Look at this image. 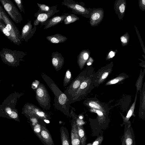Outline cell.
Returning <instances> with one entry per match:
<instances>
[{
  "instance_id": "6da1fadb",
  "label": "cell",
  "mask_w": 145,
  "mask_h": 145,
  "mask_svg": "<svg viewBox=\"0 0 145 145\" xmlns=\"http://www.w3.org/2000/svg\"><path fill=\"white\" fill-rule=\"evenodd\" d=\"M22 95V93L17 92L10 94L0 105V116L20 122L18 109L16 106Z\"/></svg>"
},
{
  "instance_id": "7a4b0ae2",
  "label": "cell",
  "mask_w": 145,
  "mask_h": 145,
  "mask_svg": "<svg viewBox=\"0 0 145 145\" xmlns=\"http://www.w3.org/2000/svg\"><path fill=\"white\" fill-rule=\"evenodd\" d=\"M25 55L22 51L12 50L3 48L0 50V56L1 60L5 64L12 67H17L19 65L20 61Z\"/></svg>"
},
{
  "instance_id": "3957f363",
  "label": "cell",
  "mask_w": 145,
  "mask_h": 145,
  "mask_svg": "<svg viewBox=\"0 0 145 145\" xmlns=\"http://www.w3.org/2000/svg\"><path fill=\"white\" fill-rule=\"evenodd\" d=\"M0 12L2 19L4 23L7 31L10 33L14 44L18 45L21 44V35L18 29L10 19L3 7L0 5Z\"/></svg>"
},
{
  "instance_id": "277c9868",
  "label": "cell",
  "mask_w": 145,
  "mask_h": 145,
  "mask_svg": "<svg viewBox=\"0 0 145 145\" xmlns=\"http://www.w3.org/2000/svg\"><path fill=\"white\" fill-rule=\"evenodd\" d=\"M5 10L12 20L16 23L23 21L22 16L14 5L10 0H0Z\"/></svg>"
},
{
  "instance_id": "5b68a950",
  "label": "cell",
  "mask_w": 145,
  "mask_h": 145,
  "mask_svg": "<svg viewBox=\"0 0 145 145\" xmlns=\"http://www.w3.org/2000/svg\"><path fill=\"white\" fill-rule=\"evenodd\" d=\"M124 124V131L123 136L125 145H136L134 134L131 123Z\"/></svg>"
},
{
  "instance_id": "8992f818",
  "label": "cell",
  "mask_w": 145,
  "mask_h": 145,
  "mask_svg": "<svg viewBox=\"0 0 145 145\" xmlns=\"http://www.w3.org/2000/svg\"><path fill=\"white\" fill-rule=\"evenodd\" d=\"M62 4L72 10V12L76 14H83L88 12L87 10L84 7L76 3L71 0H65Z\"/></svg>"
},
{
  "instance_id": "52a82bcc",
  "label": "cell",
  "mask_w": 145,
  "mask_h": 145,
  "mask_svg": "<svg viewBox=\"0 0 145 145\" xmlns=\"http://www.w3.org/2000/svg\"><path fill=\"white\" fill-rule=\"evenodd\" d=\"M39 138L44 145H54L51 135L45 125H41Z\"/></svg>"
},
{
  "instance_id": "ba28073f",
  "label": "cell",
  "mask_w": 145,
  "mask_h": 145,
  "mask_svg": "<svg viewBox=\"0 0 145 145\" xmlns=\"http://www.w3.org/2000/svg\"><path fill=\"white\" fill-rule=\"evenodd\" d=\"M71 131V145H80V140L78 133V130L76 121L73 119L72 121Z\"/></svg>"
},
{
  "instance_id": "9c48e42d",
  "label": "cell",
  "mask_w": 145,
  "mask_h": 145,
  "mask_svg": "<svg viewBox=\"0 0 145 145\" xmlns=\"http://www.w3.org/2000/svg\"><path fill=\"white\" fill-rule=\"evenodd\" d=\"M33 30L32 29L31 21H29L24 25L22 31L21 41L24 40L27 42L28 39L33 35Z\"/></svg>"
},
{
  "instance_id": "30bf717a",
  "label": "cell",
  "mask_w": 145,
  "mask_h": 145,
  "mask_svg": "<svg viewBox=\"0 0 145 145\" xmlns=\"http://www.w3.org/2000/svg\"><path fill=\"white\" fill-rule=\"evenodd\" d=\"M56 9L53 8L51 10L47 12L42 13L39 14L37 18L34 20V27L38 25L40 23H41L46 21L48 19L53 15L56 11Z\"/></svg>"
},
{
  "instance_id": "8fae6325",
  "label": "cell",
  "mask_w": 145,
  "mask_h": 145,
  "mask_svg": "<svg viewBox=\"0 0 145 145\" xmlns=\"http://www.w3.org/2000/svg\"><path fill=\"white\" fill-rule=\"evenodd\" d=\"M68 15V14H66L60 16H54L48 20V23L44 28V29H47L59 23L64 20L66 17Z\"/></svg>"
},
{
  "instance_id": "7c38bea8",
  "label": "cell",
  "mask_w": 145,
  "mask_h": 145,
  "mask_svg": "<svg viewBox=\"0 0 145 145\" xmlns=\"http://www.w3.org/2000/svg\"><path fill=\"white\" fill-rule=\"evenodd\" d=\"M60 134L62 145H71L69 133L65 127L63 126L61 127Z\"/></svg>"
},
{
  "instance_id": "4fadbf2b",
  "label": "cell",
  "mask_w": 145,
  "mask_h": 145,
  "mask_svg": "<svg viewBox=\"0 0 145 145\" xmlns=\"http://www.w3.org/2000/svg\"><path fill=\"white\" fill-rule=\"evenodd\" d=\"M46 39L50 42L54 44H58L63 42L67 39V38L59 34L48 36Z\"/></svg>"
},
{
  "instance_id": "5bb4252c",
  "label": "cell",
  "mask_w": 145,
  "mask_h": 145,
  "mask_svg": "<svg viewBox=\"0 0 145 145\" xmlns=\"http://www.w3.org/2000/svg\"><path fill=\"white\" fill-rule=\"evenodd\" d=\"M64 59L60 54L58 52H53L52 54V62L53 65L57 67L62 65Z\"/></svg>"
},
{
  "instance_id": "9a60e30c",
  "label": "cell",
  "mask_w": 145,
  "mask_h": 145,
  "mask_svg": "<svg viewBox=\"0 0 145 145\" xmlns=\"http://www.w3.org/2000/svg\"><path fill=\"white\" fill-rule=\"evenodd\" d=\"M76 124L80 140V145H86L87 138L84 129L82 125Z\"/></svg>"
},
{
  "instance_id": "2e32d148",
  "label": "cell",
  "mask_w": 145,
  "mask_h": 145,
  "mask_svg": "<svg viewBox=\"0 0 145 145\" xmlns=\"http://www.w3.org/2000/svg\"><path fill=\"white\" fill-rule=\"evenodd\" d=\"M137 93L136 95V96L135 98V101L133 103V104L131 106L130 108L128 111L126 116L125 117H123V124L126 123L128 124L130 123V122H129V120L132 115L133 112H134V108L135 107V106L136 103V101L137 99Z\"/></svg>"
},
{
  "instance_id": "e0dca14e",
  "label": "cell",
  "mask_w": 145,
  "mask_h": 145,
  "mask_svg": "<svg viewBox=\"0 0 145 145\" xmlns=\"http://www.w3.org/2000/svg\"><path fill=\"white\" fill-rule=\"evenodd\" d=\"M79 18L74 14H71L68 15L64 20V23L68 24L78 20Z\"/></svg>"
},
{
  "instance_id": "ac0fdd59",
  "label": "cell",
  "mask_w": 145,
  "mask_h": 145,
  "mask_svg": "<svg viewBox=\"0 0 145 145\" xmlns=\"http://www.w3.org/2000/svg\"><path fill=\"white\" fill-rule=\"evenodd\" d=\"M0 30L11 42L14 43L13 40L10 33L7 30L6 27L4 25L0 23Z\"/></svg>"
},
{
  "instance_id": "d6986e66",
  "label": "cell",
  "mask_w": 145,
  "mask_h": 145,
  "mask_svg": "<svg viewBox=\"0 0 145 145\" xmlns=\"http://www.w3.org/2000/svg\"><path fill=\"white\" fill-rule=\"evenodd\" d=\"M89 54L88 53L85 51H82L80 53L78 57V61L80 64L84 63L88 58Z\"/></svg>"
},
{
  "instance_id": "ffe728a7",
  "label": "cell",
  "mask_w": 145,
  "mask_h": 145,
  "mask_svg": "<svg viewBox=\"0 0 145 145\" xmlns=\"http://www.w3.org/2000/svg\"><path fill=\"white\" fill-rule=\"evenodd\" d=\"M103 140V134L99 136L92 143H89L86 145H101Z\"/></svg>"
},
{
  "instance_id": "44dd1931",
  "label": "cell",
  "mask_w": 145,
  "mask_h": 145,
  "mask_svg": "<svg viewBox=\"0 0 145 145\" xmlns=\"http://www.w3.org/2000/svg\"><path fill=\"white\" fill-rule=\"evenodd\" d=\"M37 5L40 10L42 12H48L52 9H51L52 7L50 8L45 4H41L37 3Z\"/></svg>"
},
{
  "instance_id": "7402d4cb",
  "label": "cell",
  "mask_w": 145,
  "mask_h": 145,
  "mask_svg": "<svg viewBox=\"0 0 145 145\" xmlns=\"http://www.w3.org/2000/svg\"><path fill=\"white\" fill-rule=\"evenodd\" d=\"M14 1L20 10V12H23L24 13H25L24 8L22 1L21 0H14Z\"/></svg>"
},
{
  "instance_id": "603a6c76",
  "label": "cell",
  "mask_w": 145,
  "mask_h": 145,
  "mask_svg": "<svg viewBox=\"0 0 145 145\" xmlns=\"http://www.w3.org/2000/svg\"><path fill=\"white\" fill-rule=\"evenodd\" d=\"M92 112H93L97 113L98 116L99 117L98 118V121L99 123V125H101L100 118H101L103 116V114L102 112L99 110H97L93 109Z\"/></svg>"
},
{
  "instance_id": "cb8c5ba5",
  "label": "cell",
  "mask_w": 145,
  "mask_h": 145,
  "mask_svg": "<svg viewBox=\"0 0 145 145\" xmlns=\"http://www.w3.org/2000/svg\"><path fill=\"white\" fill-rule=\"evenodd\" d=\"M66 99V95L64 94H61L59 99V103L61 104H63L65 103Z\"/></svg>"
},
{
  "instance_id": "d4e9b609",
  "label": "cell",
  "mask_w": 145,
  "mask_h": 145,
  "mask_svg": "<svg viewBox=\"0 0 145 145\" xmlns=\"http://www.w3.org/2000/svg\"><path fill=\"white\" fill-rule=\"evenodd\" d=\"M89 105L91 108H95L96 109H101V107L100 105L95 102H91L89 103Z\"/></svg>"
},
{
  "instance_id": "484cf974",
  "label": "cell",
  "mask_w": 145,
  "mask_h": 145,
  "mask_svg": "<svg viewBox=\"0 0 145 145\" xmlns=\"http://www.w3.org/2000/svg\"><path fill=\"white\" fill-rule=\"evenodd\" d=\"M100 14L98 12H95L92 14L91 16V19L92 20L95 21L99 19L100 17Z\"/></svg>"
},
{
  "instance_id": "4316f807",
  "label": "cell",
  "mask_w": 145,
  "mask_h": 145,
  "mask_svg": "<svg viewBox=\"0 0 145 145\" xmlns=\"http://www.w3.org/2000/svg\"><path fill=\"white\" fill-rule=\"evenodd\" d=\"M123 78L121 77L116 78L111 80L107 84H114L118 82L120 80H122Z\"/></svg>"
},
{
  "instance_id": "83f0119b",
  "label": "cell",
  "mask_w": 145,
  "mask_h": 145,
  "mask_svg": "<svg viewBox=\"0 0 145 145\" xmlns=\"http://www.w3.org/2000/svg\"><path fill=\"white\" fill-rule=\"evenodd\" d=\"M80 84V82L78 80L75 81L73 84V87L74 89H76L78 87Z\"/></svg>"
},
{
  "instance_id": "f1b7e54d",
  "label": "cell",
  "mask_w": 145,
  "mask_h": 145,
  "mask_svg": "<svg viewBox=\"0 0 145 145\" xmlns=\"http://www.w3.org/2000/svg\"><path fill=\"white\" fill-rule=\"evenodd\" d=\"M125 6L124 4H121L119 7V9L121 13H123L125 10Z\"/></svg>"
},
{
  "instance_id": "f546056e",
  "label": "cell",
  "mask_w": 145,
  "mask_h": 145,
  "mask_svg": "<svg viewBox=\"0 0 145 145\" xmlns=\"http://www.w3.org/2000/svg\"><path fill=\"white\" fill-rule=\"evenodd\" d=\"M120 39L121 42L123 43L126 44L127 42V39L124 36H121V37Z\"/></svg>"
},
{
  "instance_id": "4dcf8cb0",
  "label": "cell",
  "mask_w": 145,
  "mask_h": 145,
  "mask_svg": "<svg viewBox=\"0 0 145 145\" xmlns=\"http://www.w3.org/2000/svg\"><path fill=\"white\" fill-rule=\"evenodd\" d=\"M87 86V84L86 82H82L80 85V87L81 89H83L86 88Z\"/></svg>"
},
{
  "instance_id": "1f68e13d",
  "label": "cell",
  "mask_w": 145,
  "mask_h": 145,
  "mask_svg": "<svg viewBox=\"0 0 145 145\" xmlns=\"http://www.w3.org/2000/svg\"><path fill=\"white\" fill-rule=\"evenodd\" d=\"M66 78L67 79H69L70 78L71 76V73L69 71H67L66 74Z\"/></svg>"
},
{
  "instance_id": "d6a6232c",
  "label": "cell",
  "mask_w": 145,
  "mask_h": 145,
  "mask_svg": "<svg viewBox=\"0 0 145 145\" xmlns=\"http://www.w3.org/2000/svg\"><path fill=\"white\" fill-rule=\"evenodd\" d=\"M108 74V72H104L101 78L103 79L106 78L107 77Z\"/></svg>"
},
{
  "instance_id": "836d02e7",
  "label": "cell",
  "mask_w": 145,
  "mask_h": 145,
  "mask_svg": "<svg viewBox=\"0 0 145 145\" xmlns=\"http://www.w3.org/2000/svg\"><path fill=\"white\" fill-rule=\"evenodd\" d=\"M109 55L110 57L112 58L114 56L115 54L114 52L111 51L109 53Z\"/></svg>"
},
{
  "instance_id": "e575fe53",
  "label": "cell",
  "mask_w": 145,
  "mask_h": 145,
  "mask_svg": "<svg viewBox=\"0 0 145 145\" xmlns=\"http://www.w3.org/2000/svg\"><path fill=\"white\" fill-rule=\"evenodd\" d=\"M121 141L122 142V145H126L124 141V139L123 136L122 137Z\"/></svg>"
},
{
  "instance_id": "d590c367",
  "label": "cell",
  "mask_w": 145,
  "mask_h": 145,
  "mask_svg": "<svg viewBox=\"0 0 145 145\" xmlns=\"http://www.w3.org/2000/svg\"><path fill=\"white\" fill-rule=\"evenodd\" d=\"M0 23L5 25L4 22L2 19V16L0 12Z\"/></svg>"
},
{
  "instance_id": "8d00e7d4",
  "label": "cell",
  "mask_w": 145,
  "mask_h": 145,
  "mask_svg": "<svg viewBox=\"0 0 145 145\" xmlns=\"http://www.w3.org/2000/svg\"><path fill=\"white\" fill-rule=\"evenodd\" d=\"M44 121L45 122H46V123H49V121L48 120L45 119V120H44Z\"/></svg>"
},
{
  "instance_id": "74e56055",
  "label": "cell",
  "mask_w": 145,
  "mask_h": 145,
  "mask_svg": "<svg viewBox=\"0 0 145 145\" xmlns=\"http://www.w3.org/2000/svg\"><path fill=\"white\" fill-rule=\"evenodd\" d=\"M142 3L144 5H145V0H142Z\"/></svg>"
},
{
  "instance_id": "f35d334b",
  "label": "cell",
  "mask_w": 145,
  "mask_h": 145,
  "mask_svg": "<svg viewBox=\"0 0 145 145\" xmlns=\"http://www.w3.org/2000/svg\"><path fill=\"white\" fill-rule=\"evenodd\" d=\"M91 64V62H88V63H87V65H90Z\"/></svg>"
},
{
  "instance_id": "ab89813d",
  "label": "cell",
  "mask_w": 145,
  "mask_h": 145,
  "mask_svg": "<svg viewBox=\"0 0 145 145\" xmlns=\"http://www.w3.org/2000/svg\"><path fill=\"white\" fill-rule=\"evenodd\" d=\"M79 118H80V119H82L83 118L82 116H80L79 117Z\"/></svg>"
},
{
  "instance_id": "60d3db41",
  "label": "cell",
  "mask_w": 145,
  "mask_h": 145,
  "mask_svg": "<svg viewBox=\"0 0 145 145\" xmlns=\"http://www.w3.org/2000/svg\"><path fill=\"white\" fill-rule=\"evenodd\" d=\"M1 79H0V84H1Z\"/></svg>"
}]
</instances>
